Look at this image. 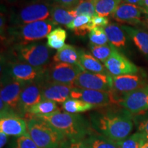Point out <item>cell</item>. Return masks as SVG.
<instances>
[{
  "mask_svg": "<svg viewBox=\"0 0 148 148\" xmlns=\"http://www.w3.org/2000/svg\"><path fill=\"white\" fill-rule=\"evenodd\" d=\"M96 108L89 114L90 124L96 132L116 143L130 135L134 124L130 112L114 104Z\"/></svg>",
  "mask_w": 148,
  "mask_h": 148,
  "instance_id": "1",
  "label": "cell"
},
{
  "mask_svg": "<svg viewBox=\"0 0 148 148\" xmlns=\"http://www.w3.org/2000/svg\"><path fill=\"white\" fill-rule=\"evenodd\" d=\"M36 117L45 120L62 133L67 139H84L95 131L90 121L79 114H71L58 110L53 113Z\"/></svg>",
  "mask_w": 148,
  "mask_h": 148,
  "instance_id": "2",
  "label": "cell"
},
{
  "mask_svg": "<svg viewBox=\"0 0 148 148\" xmlns=\"http://www.w3.org/2000/svg\"><path fill=\"white\" fill-rule=\"evenodd\" d=\"M53 3L49 0H23L11 10V26L49 19Z\"/></svg>",
  "mask_w": 148,
  "mask_h": 148,
  "instance_id": "3",
  "label": "cell"
},
{
  "mask_svg": "<svg viewBox=\"0 0 148 148\" xmlns=\"http://www.w3.org/2000/svg\"><path fill=\"white\" fill-rule=\"evenodd\" d=\"M55 26L54 23L50 18L25 25L10 26L6 31L8 40L15 42L16 45H26L43 39Z\"/></svg>",
  "mask_w": 148,
  "mask_h": 148,
  "instance_id": "4",
  "label": "cell"
},
{
  "mask_svg": "<svg viewBox=\"0 0 148 148\" xmlns=\"http://www.w3.org/2000/svg\"><path fill=\"white\" fill-rule=\"evenodd\" d=\"M27 131L39 148H60L66 138L45 120L32 116L27 120Z\"/></svg>",
  "mask_w": 148,
  "mask_h": 148,
  "instance_id": "5",
  "label": "cell"
},
{
  "mask_svg": "<svg viewBox=\"0 0 148 148\" xmlns=\"http://www.w3.org/2000/svg\"><path fill=\"white\" fill-rule=\"evenodd\" d=\"M16 60L36 67L46 66L49 60L50 51L47 45L40 42L15 45L12 51Z\"/></svg>",
  "mask_w": 148,
  "mask_h": 148,
  "instance_id": "6",
  "label": "cell"
},
{
  "mask_svg": "<svg viewBox=\"0 0 148 148\" xmlns=\"http://www.w3.org/2000/svg\"><path fill=\"white\" fill-rule=\"evenodd\" d=\"M7 75L16 80L27 83L45 81L47 65L36 67L30 64L14 60L7 64Z\"/></svg>",
  "mask_w": 148,
  "mask_h": 148,
  "instance_id": "7",
  "label": "cell"
},
{
  "mask_svg": "<svg viewBox=\"0 0 148 148\" xmlns=\"http://www.w3.org/2000/svg\"><path fill=\"white\" fill-rule=\"evenodd\" d=\"M85 71L80 65L55 62L47 66L45 81L72 85L79 73Z\"/></svg>",
  "mask_w": 148,
  "mask_h": 148,
  "instance_id": "8",
  "label": "cell"
},
{
  "mask_svg": "<svg viewBox=\"0 0 148 148\" xmlns=\"http://www.w3.org/2000/svg\"><path fill=\"white\" fill-rule=\"evenodd\" d=\"M27 84V82L16 80L8 77L4 81H1V99L5 103L8 108V113L5 116L18 114V103L20 95L23 88ZM1 116V117H3Z\"/></svg>",
  "mask_w": 148,
  "mask_h": 148,
  "instance_id": "9",
  "label": "cell"
},
{
  "mask_svg": "<svg viewBox=\"0 0 148 148\" xmlns=\"http://www.w3.org/2000/svg\"><path fill=\"white\" fill-rule=\"evenodd\" d=\"M74 87L110 92L112 89V76L108 73L84 71L74 81Z\"/></svg>",
  "mask_w": 148,
  "mask_h": 148,
  "instance_id": "10",
  "label": "cell"
},
{
  "mask_svg": "<svg viewBox=\"0 0 148 148\" xmlns=\"http://www.w3.org/2000/svg\"><path fill=\"white\" fill-rule=\"evenodd\" d=\"M117 105L134 116L147 112L148 111V84L125 94L118 101Z\"/></svg>",
  "mask_w": 148,
  "mask_h": 148,
  "instance_id": "11",
  "label": "cell"
},
{
  "mask_svg": "<svg viewBox=\"0 0 148 148\" xmlns=\"http://www.w3.org/2000/svg\"><path fill=\"white\" fill-rule=\"evenodd\" d=\"M146 84H147V81L139 74L112 76V89L111 92L114 96L116 104L125 94L143 87Z\"/></svg>",
  "mask_w": 148,
  "mask_h": 148,
  "instance_id": "12",
  "label": "cell"
},
{
  "mask_svg": "<svg viewBox=\"0 0 148 148\" xmlns=\"http://www.w3.org/2000/svg\"><path fill=\"white\" fill-rule=\"evenodd\" d=\"M71 98L84 101L95 108L116 104L114 96L111 91H101L73 87L71 92Z\"/></svg>",
  "mask_w": 148,
  "mask_h": 148,
  "instance_id": "13",
  "label": "cell"
},
{
  "mask_svg": "<svg viewBox=\"0 0 148 148\" xmlns=\"http://www.w3.org/2000/svg\"><path fill=\"white\" fill-rule=\"evenodd\" d=\"M103 64L107 71L112 76L136 74L139 71L138 66L119 52L117 49H115Z\"/></svg>",
  "mask_w": 148,
  "mask_h": 148,
  "instance_id": "14",
  "label": "cell"
},
{
  "mask_svg": "<svg viewBox=\"0 0 148 148\" xmlns=\"http://www.w3.org/2000/svg\"><path fill=\"white\" fill-rule=\"evenodd\" d=\"M43 82L27 83L23 88L18 103V114L21 117L25 118L31 107L44 100L42 95Z\"/></svg>",
  "mask_w": 148,
  "mask_h": 148,
  "instance_id": "15",
  "label": "cell"
},
{
  "mask_svg": "<svg viewBox=\"0 0 148 148\" xmlns=\"http://www.w3.org/2000/svg\"><path fill=\"white\" fill-rule=\"evenodd\" d=\"M144 8L137 5L122 2L112 14L111 17L116 21L129 25H138L141 23Z\"/></svg>",
  "mask_w": 148,
  "mask_h": 148,
  "instance_id": "16",
  "label": "cell"
},
{
  "mask_svg": "<svg viewBox=\"0 0 148 148\" xmlns=\"http://www.w3.org/2000/svg\"><path fill=\"white\" fill-rule=\"evenodd\" d=\"M73 87L72 85L44 81L42 84V97L43 99L62 104L71 98V92Z\"/></svg>",
  "mask_w": 148,
  "mask_h": 148,
  "instance_id": "17",
  "label": "cell"
},
{
  "mask_svg": "<svg viewBox=\"0 0 148 148\" xmlns=\"http://www.w3.org/2000/svg\"><path fill=\"white\" fill-rule=\"evenodd\" d=\"M0 132L8 136H20L28 134L27 121L16 115L5 116L0 119Z\"/></svg>",
  "mask_w": 148,
  "mask_h": 148,
  "instance_id": "18",
  "label": "cell"
},
{
  "mask_svg": "<svg viewBox=\"0 0 148 148\" xmlns=\"http://www.w3.org/2000/svg\"><path fill=\"white\" fill-rule=\"evenodd\" d=\"M121 26L138 50L143 55L148 56V32L141 29L129 25H123Z\"/></svg>",
  "mask_w": 148,
  "mask_h": 148,
  "instance_id": "19",
  "label": "cell"
},
{
  "mask_svg": "<svg viewBox=\"0 0 148 148\" xmlns=\"http://www.w3.org/2000/svg\"><path fill=\"white\" fill-rule=\"evenodd\" d=\"M76 16L77 14L73 9L66 8L53 3L49 18L56 25H60L66 27L73 21Z\"/></svg>",
  "mask_w": 148,
  "mask_h": 148,
  "instance_id": "20",
  "label": "cell"
},
{
  "mask_svg": "<svg viewBox=\"0 0 148 148\" xmlns=\"http://www.w3.org/2000/svg\"><path fill=\"white\" fill-rule=\"evenodd\" d=\"M108 42L114 47L123 48L126 45V36L121 25L116 23H109L104 27Z\"/></svg>",
  "mask_w": 148,
  "mask_h": 148,
  "instance_id": "21",
  "label": "cell"
},
{
  "mask_svg": "<svg viewBox=\"0 0 148 148\" xmlns=\"http://www.w3.org/2000/svg\"><path fill=\"white\" fill-rule=\"evenodd\" d=\"M79 53L80 50L71 45H65L63 47L57 50L53 56L55 62H62L79 65Z\"/></svg>",
  "mask_w": 148,
  "mask_h": 148,
  "instance_id": "22",
  "label": "cell"
},
{
  "mask_svg": "<svg viewBox=\"0 0 148 148\" xmlns=\"http://www.w3.org/2000/svg\"><path fill=\"white\" fill-rule=\"evenodd\" d=\"M79 65L85 71L92 73H108L105 66L99 60L92 54L80 50L79 53Z\"/></svg>",
  "mask_w": 148,
  "mask_h": 148,
  "instance_id": "23",
  "label": "cell"
},
{
  "mask_svg": "<svg viewBox=\"0 0 148 148\" xmlns=\"http://www.w3.org/2000/svg\"><path fill=\"white\" fill-rule=\"evenodd\" d=\"M58 110H60V109L58 108L55 101L44 99L31 107L29 109L25 117L28 119L31 116L47 115V114L53 113Z\"/></svg>",
  "mask_w": 148,
  "mask_h": 148,
  "instance_id": "24",
  "label": "cell"
},
{
  "mask_svg": "<svg viewBox=\"0 0 148 148\" xmlns=\"http://www.w3.org/2000/svg\"><path fill=\"white\" fill-rule=\"evenodd\" d=\"M91 17L88 15H79L74 18L66 27L73 31L77 36H84L92 29Z\"/></svg>",
  "mask_w": 148,
  "mask_h": 148,
  "instance_id": "25",
  "label": "cell"
},
{
  "mask_svg": "<svg viewBox=\"0 0 148 148\" xmlns=\"http://www.w3.org/2000/svg\"><path fill=\"white\" fill-rule=\"evenodd\" d=\"M84 140L90 148H119L118 143L96 132L95 131L86 136Z\"/></svg>",
  "mask_w": 148,
  "mask_h": 148,
  "instance_id": "26",
  "label": "cell"
},
{
  "mask_svg": "<svg viewBox=\"0 0 148 148\" xmlns=\"http://www.w3.org/2000/svg\"><path fill=\"white\" fill-rule=\"evenodd\" d=\"M63 110L66 112L71 114H78L92 110L95 106L85 102L84 101L77 99L69 98L62 104Z\"/></svg>",
  "mask_w": 148,
  "mask_h": 148,
  "instance_id": "27",
  "label": "cell"
},
{
  "mask_svg": "<svg viewBox=\"0 0 148 148\" xmlns=\"http://www.w3.org/2000/svg\"><path fill=\"white\" fill-rule=\"evenodd\" d=\"M122 1V0H95L96 14L101 16L112 15Z\"/></svg>",
  "mask_w": 148,
  "mask_h": 148,
  "instance_id": "28",
  "label": "cell"
},
{
  "mask_svg": "<svg viewBox=\"0 0 148 148\" xmlns=\"http://www.w3.org/2000/svg\"><path fill=\"white\" fill-rule=\"evenodd\" d=\"M66 32L61 27H57L53 29L47 36V46L51 49H61L65 45Z\"/></svg>",
  "mask_w": 148,
  "mask_h": 148,
  "instance_id": "29",
  "label": "cell"
},
{
  "mask_svg": "<svg viewBox=\"0 0 148 148\" xmlns=\"http://www.w3.org/2000/svg\"><path fill=\"white\" fill-rule=\"evenodd\" d=\"M90 48L92 55L103 63L116 49L110 43L103 45H97L90 43Z\"/></svg>",
  "mask_w": 148,
  "mask_h": 148,
  "instance_id": "30",
  "label": "cell"
},
{
  "mask_svg": "<svg viewBox=\"0 0 148 148\" xmlns=\"http://www.w3.org/2000/svg\"><path fill=\"white\" fill-rule=\"evenodd\" d=\"M146 138L140 132L130 134L124 140L118 143L119 148H141Z\"/></svg>",
  "mask_w": 148,
  "mask_h": 148,
  "instance_id": "31",
  "label": "cell"
},
{
  "mask_svg": "<svg viewBox=\"0 0 148 148\" xmlns=\"http://www.w3.org/2000/svg\"><path fill=\"white\" fill-rule=\"evenodd\" d=\"M73 10L77 16L88 15L92 18L97 15L95 9V0H80Z\"/></svg>",
  "mask_w": 148,
  "mask_h": 148,
  "instance_id": "32",
  "label": "cell"
},
{
  "mask_svg": "<svg viewBox=\"0 0 148 148\" xmlns=\"http://www.w3.org/2000/svg\"><path fill=\"white\" fill-rule=\"evenodd\" d=\"M88 38L92 44L97 45H103L108 43V40L103 27H96L92 28L88 33Z\"/></svg>",
  "mask_w": 148,
  "mask_h": 148,
  "instance_id": "33",
  "label": "cell"
},
{
  "mask_svg": "<svg viewBox=\"0 0 148 148\" xmlns=\"http://www.w3.org/2000/svg\"><path fill=\"white\" fill-rule=\"evenodd\" d=\"M134 123L136 126L137 132L143 134L146 140H148V111L135 116Z\"/></svg>",
  "mask_w": 148,
  "mask_h": 148,
  "instance_id": "34",
  "label": "cell"
},
{
  "mask_svg": "<svg viewBox=\"0 0 148 148\" xmlns=\"http://www.w3.org/2000/svg\"><path fill=\"white\" fill-rule=\"evenodd\" d=\"M14 148H39L34 140L31 138L29 134L18 137L16 139Z\"/></svg>",
  "mask_w": 148,
  "mask_h": 148,
  "instance_id": "35",
  "label": "cell"
},
{
  "mask_svg": "<svg viewBox=\"0 0 148 148\" xmlns=\"http://www.w3.org/2000/svg\"><path fill=\"white\" fill-rule=\"evenodd\" d=\"M60 148H90L84 139H66Z\"/></svg>",
  "mask_w": 148,
  "mask_h": 148,
  "instance_id": "36",
  "label": "cell"
},
{
  "mask_svg": "<svg viewBox=\"0 0 148 148\" xmlns=\"http://www.w3.org/2000/svg\"><path fill=\"white\" fill-rule=\"evenodd\" d=\"M91 25L92 28L96 27L104 28L109 24V19L107 16H101L95 15L91 18Z\"/></svg>",
  "mask_w": 148,
  "mask_h": 148,
  "instance_id": "37",
  "label": "cell"
},
{
  "mask_svg": "<svg viewBox=\"0 0 148 148\" xmlns=\"http://www.w3.org/2000/svg\"><path fill=\"white\" fill-rule=\"evenodd\" d=\"M80 0H51L53 4L59 5L60 6L69 9H73L78 4Z\"/></svg>",
  "mask_w": 148,
  "mask_h": 148,
  "instance_id": "38",
  "label": "cell"
},
{
  "mask_svg": "<svg viewBox=\"0 0 148 148\" xmlns=\"http://www.w3.org/2000/svg\"><path fill=\"white\" fill-rule=\"evenodd\" d=\"M8 135L5 134V133L0 132V147L3 148L4 147L5 144L8 142Z\"/></svg>",
  "mask_w": 148,
  "mask_h": 148,
  "instance_id": "39",
  "label": "cell"
},
{
  "mask_svg": "<svg viewBox=\"0 0 148 148\" xmlns=\"http://www.w3.org/2000/svg\"><path fill=\"white\" fill-rule=\"evenodd\" d=\"M122 1H123V2H125V3L139 5L140 2L142 1V0H122Z\"/></svg>",
  "mask_w": 148,
  "mask_h": 148,
  "instance_id": "40",
  "label": "cell"
},
{
  "mask_svg": "<svg viewBox=\"0 0 148 148\" xmlns=\"http://www.w3.org/2000/svg\"><path fill=\"white\" fill-rule=\"evenodd\" d=\"M138 6L142 7V8L148 9V0H142Z\"/></svg>",
  "mask_w": 148,
  "mask_h": 148,
  "instance_id": "41",
  "label": "cell"
},
{
  "mask_svg": "<svg viewBox=\"0 0 148 148\" xmlns=\"http://www.w3.org/2000/svg\"><path fill=\"white\" fill-rule=\"evenodd\" d=\"M1 1H4V2H6L8 3H12V4H16V3L23 1V0H1Z\"/></svg>",
  "mask_w": 148,
  "mask_h": 148,
  "instance_id": "42",
  "label": "cell"
},
{
  "mask_svg": "<svg viewBox=\"0 0 148 148\" xmlns=\"http://www.w3.org/2000/svg\"><path fill=\"white\" fill-rule=\"evenodd\" d=\"M144 13L146 16V21H147V23L148 25V9L144 8Z\"/></svg>",
  "mask_w": 148,
  "mask_h": 148,
  "instance_id": "43",
  "label": "cell"
},
{
  "mask_svg": "<svg viewBox=\"0 0 148 148\" xmlns=\"http://www.w3.org/2000/svg\"><path fill=\"white\" fill-rule=\"evenodd\" d=\"M141 148H148V140H146L142 145Z\"/></svg>",
  "mask_w": 148,
  "mask_h": 148,
  "instance_id": "44",
  "label": "cell"
}]
</instances>
